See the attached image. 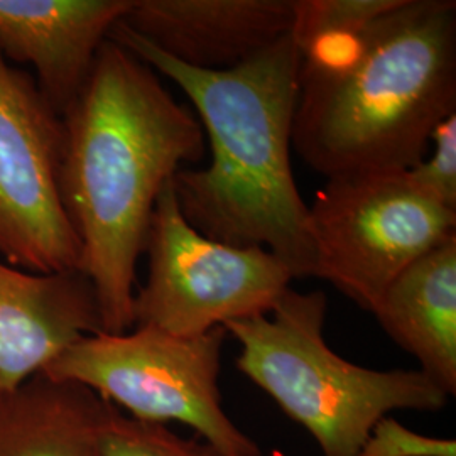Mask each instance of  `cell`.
<instances>
[{
    "label": "cell",
    "mask_w": 456,
    "mask_h": 456,
    "mask_svg": "<svg viewBox=\"0 0 456 456\" xmlns=\"http://www.w3.org/2000/svg\"><path fill=\"white\" fill-rule=\"evenodd\" d=\"M60 190L103 333L134 328L137 264L164 186L205 156V132L159 75L107 39L63 114Z\"/></svg>",
    "instance_id": "6da1fadb"
},
{
    "label": "cell",
    "mask_w": 456,
    "mask_h": 456,
    "mask_svg": "<svg viewBox=\"0 0 456 456\" xmlns=\"http://www.w3.org/2000/svg\"><path fill=\"white\" fill-rule=\"evenodd\" d=\"M109 39L176 83L210 141V166L183 167L173 178L190 225L222 244L269 250L294 279L313 277L310 210L291 166L303 61L293 34L227 71L181 65L122 20Z\"/></svg>",
    "instance_id": "7a4b0ae2"
},
{
    "label": "cell",
    "mask_w": 456,
    "mask_h": 456,
    "mask_svg": "<svg viewBox=\"0 0 456 456\" xmlns=\"http://www.w3.org/2000/svg\"><path fill=\"white\" fill-rule=\"evenodd\" d=\"M456 114V2L403 0L303 54L293 147L326 180L408 171Z\"/></svg>",
    "instance_id": "3957f363"
},
{
    "label": "cell",
    "mask_w": 456,
    "mask_h": 456,
    "mask_svg": "<svg viewBox=\"0 0 456 456\" xmlns=\"http://www.w3.org/2000/svg\"><path fill=\"white\" fill-rule=\"evenodd\" d=\"M323 291L288 289L267 314L224 326L237 367L320 444L323 456H357L394 411H440L450 395L421 370H374L337 355L323 337Z\"/></svg>",
    "instance_id": "277c9868"
},
{
    "label": "cell",
    "mask_w": 456,
    "mask_h": 456,
    "mask_svg": "<svg viewBox=\"0 0 456 456\" xmlns=\"http://www.w3.org/2000/svg\"><path fill=\"white\" fill-rule=\"evenodd\" d=\"M228 333L176 337L154 326L97 333L71 345L43 374L78 382L134 419L193 428L227 456H262L222 406L218 387Z\"/></svg>",
    "instance_id": "5b68a950"
},
{
    "label": "cell",
    "mask_w": 456,
    "mask_h": 456,
    "mask_svg": "<svg viewBox=\"0 0 456 456\" xmlns=\"http://www.w3.org/2000/svg\"><path fill=\"white\" fill-rule=\"evenodd\" d=\"M144 254L147 277L134 296V326L186 338L267 314L294 279L269 250L222 244L191 227L173 180L158 198Z\"/></svg>",
    "instance_id": "8992f818"
},
{
    "label": "cell",
    "mask_w": 456,
    "mask_h": 456,
    "mask_svg": "<svg viewBox=\"0 0 456 456\" xmlns=\"http://www.w3.org/2000/svg\"><path fill=\"white\" fill-rule=\"evenodd\" d=\"M308 210L313 277L370 313L395 277L456 232V212L423 195L406 171L326 180Z\"/></svg>",
    "instance_id": "52a82bcc"
},
{
    "label": "cell",
    "mask_w": 456,
    "mask_h": 456,
    "mask_svg": "<svg viewBox=\"0 0 456 456\" xmlns=\"http://www.w3.org/2000/svg\"><path fill=\"white\" fill-rule=\"evenodd\" d=\"M63 144V117L0 53V256L17 269L82 271L60 190Z\"/></svg>",
    "instance_id": "ba28073f"
},
{
    "label": "cell",
    "mask_w": 456,
    "mask_h": 456,
    "mask_svg": "<svg viewBox=\"0 0 456 456\" xmlns=\"http://www.w3.org/2000/svg\"><path fill=\"white\" fill-rule=\"evenodd\" d=\"M122 24L181 65L227 71L293 31L294 0H132Z\"/></svg>",
    "instance_id": "9c48e42d"
},
{
    "label": "cell",
    "mask_w": 456,
    "mask_h": 456,
    "mask_svg": "<svg viewBox=\"0 0 456 456\" xmlns=\"http://www.w3.org/2000/svg\"><path fill=\"white\" fill-rule=\"evenodd\" d=\"M132 0H0V53L29 65L63 117L78 97L98 51Z\"/></svg>",
    "instance_id": "30bf717a"
},
{
    "label": "cell",
    "mask_w": 456,
    "mask_h": 456,
    "mask_svg": "<svg viewBox=\"0 0 456 456\" xmlns=\"http://www.w3.org/2000/svg\"><path fill=\"white\" fill-rule=\"evenodd\" d=\"M102 331L95 289L82 271L37 274L0 261V391H14Z\"/></svg>",
    "instance_id": "8fae6325"
},
{
    "label": "cell",
    "mask_w": 456,
    "mask_h": 456,
    "mask_svg": "<svg viewBox=\"0 0 456 456\" xmlns=\"http://www.w3.org/2000/svg\"><path fill=\"white\" fill-rule=\"evenodd\" d=\"M375 318L421 372L456 392V232L394 279Z\"/></svg>",
    "instance_id": "7c38bea8"
},
{
    "label": "cell",
    "mask_w": 456,
    "mask_h": 456,
    "mask_svg": "<svg viewBox=\"0 0 456 456\" xmlns=\"http://www.w3.org/2000/svg\"><path fill=\"white\" fill-rule=\"evenodd\" d=\"M109 404L78 382L43 372L0 391V456H102Z\"/></svg>",
    "instance_id": "4fadbf2b"
},
{
    "label": "cell",
    "mask_w": 456,
    "mask_h": 456,
    "mask_svg": "<svg viewBox=\"0 0 456 456\" xmlns=\"http://www.w3.org/2000/svg\"><path fill=\"white\" fill-rule=\"evenodd\" d=\"M403 0H294V41L301 54L316 45L365 31Z\"/></svg>",
    "instance_id": "5bb4252c"
},
{
    "label": "cell",
    "mask_w": 456,
    "mask_h": 456,
    "mask_svg": "<svg viewBox=\"0 0 456 456\" xmlns=\"http://www.w3.org/2000/svg\"><path fill=\"white\" fill-rule=\"evenodd\" d=\"M102 456H227L208 441L186 440L164 424L134 419L109 404L102 433Z\"/></svg>",
    "instance_id": "9a60e30c"
},
{
    "label": "cell",
    "mask_w": 456,
    "mask_h": 456,
    "mask_svg": "<svg viewBox=\"0 0 456 456\" xmlns=\"http://www.w3.org/2000/svg\"><path fill=\"white\" fill-rule=\"evenodd\" d=\"M429 144L433 154L408 169V178L423 195L456 212V114L441 122Z\"/></svg>",
    "instance_id": "2e32d148"
},
{
    "label": "cell",
    "mask_w": 456,
    "mask_h": 456,
    "mask_svg": "<svg viewBox=\"0 0 456 456\" xmlns=\"http://www.w3.org/2000/svg\"><path fill=\"white\" fill-rule=\"evenodd\" d=\"M357 456H456V441L424 436L392 416L370 429Z\"/></svg>",
    "instance_id": "e0dca14e"
}]
</instances>
